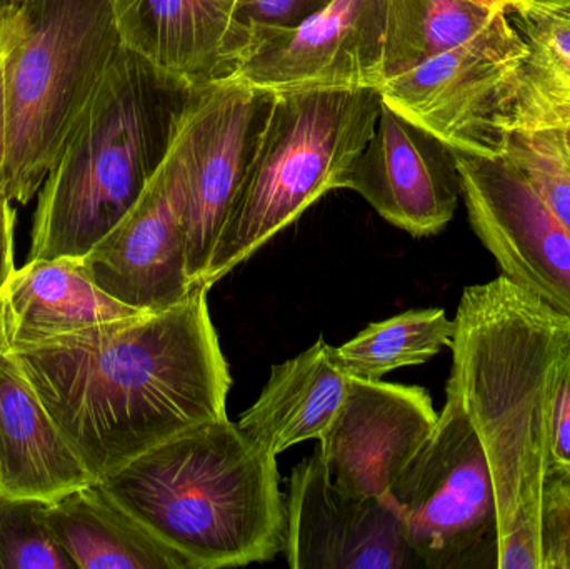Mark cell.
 Instances as JSON below:
<instances>
[{"mask_svg":"<svg viewBox=\"0 0 570 569\" xmlns=\"http://www.w3.org/2000/svg\"><path fill=\"white\" fill-rule=\"evenodd\" d=\"M120 47L112 0H16L0 9L3 194L12 203L39 193Z\"/></svg>","mask_w":570,"mask_h":569,"instance_id":"5","label":"cell"},{"mask_svg":"<svg viewBox=\"0 0 570 569\" xmlns=\"http://www.w3.org/2000/svg\"><path fill=\"white\" fill-rule=\"evenodd\" d=\"M454 320L441 307L414 310L371 324L342 346H332L347 376L377 381L392 371L428 363L451 346Z\"/></svg>","mask_w":570,"mask_h":569,"instance_id":"22","label":"cell"},{"mask_svg":"<svg viewBox=\"0 0 570 569\" xmlns=\"http://www.w3.org/2000/svg\"><path fill=\"white\" fill-rule=\"evenodd\" d=\"M16 2V0H0V9L2 7L9 6V3Z\"/></svg>","mask_w":570,"mask_h":569,"instance_id":"35","label":"cell"},{"mask_svg":"<svg viewBox=\"0 0 570 569\" xmlns=\"http://www.w3.org/2000/svg\"><path fill=\"white\" fill-rule=\"evenodd\" d=\"M556 127L559 133V137H561L562 146H564L566 154H568L570 160V124H558Z\"/></svg>","mask_w":570,"mask_h":569,"instance_id":"34","label":"cell"},{"mask_svg":"<svg viewBox=\"0 0 570 569\" xmlns=\"http://www.w3.org/2000/svg\"><path fill=\"white\" fill-rule=\"evenodd\" d=\"M207 294L200 286L159 313L6 350L97 481L227 418L233 376Z\"/></svg>","mask_w":570,"mask_h":569,"instance_id":"1","label":"cell"},{"mask_svg":"<svg viewBox=\"0 0 570 569\" xmlns=\"http://www.w3.org/2000/svg\"><path fill=\"white\" fill-rule=\"evenodd\" d=\"M7 159V119L6 99H3L2 60H0V193H3Z\"/></svg>","mask_w":570,"mask_h":569,"instance_id":"32","label":"cell"},{"mask_svg":"<svg viewBox=\"0 0 570 569\" xmlns=\"http://www.w3.org/2000/svg\"><path fill=\"white\" fill-rule=\"evenodd\" d=\"M438 418L424 387L348 377L341 410L318 438L317 451L338 490L389 498Z\"/></svg>","mask_w":570,"mask_h":569,"instance_id":"14","label":"cell"},{"mask_svg":"<svg viewBox=\"0 0 570 569\" xmlns=\"http://www.w3.org/2000/svg\"><path fill=\"white\" fill-rule=\"evenodd\" d=\"M46 514L76 569H190L100 483L47 501Z\"/></svg>","mask_w":570,"mask_h":569,"instance_id":"20","label":"cell"},{"mask_svg":"<svg viewBox=\"0 0 570 569\" xmlns=\"http://www.w3.org/2000/svg\"><path fill=\"white\" fill-rule=\"evenodd\" d=\"M504 156L519 167L549 209L570 230V160L558 129L514 127L505 139Z\"/></svg>","mask_w":570,"mask_h":569,"instance_id":"24","label":"cell"},{"mask_svg":"<svg viewBox=\"0 0 570 569\" xmlns=\"http://www.w3.org/2000/svg\"><path fill=\"white\" fill-rule=\"evenodd\" d=\"M448 147L382 102L377 126L345 189L361 194L392 226L414 237L444 229L461 193Z\"/></svg>","mask_w":570,"mask_h":569,"instance_id":"15","label":"cell"},{"mask_svg":"<svg viewBox=\"0 0 570 569\" xmlns=\"http://www.w3.org/2000/svg\"><path fill=\"white\" fill-rule=\"evenodd\" d=\"M183 130L132 209L82 259L100 290L146 313L169 310L197 290L187 271Z\"/></svg>","mask_w":570,"mask_h":569,"instance_id":"11","label":"cell"},{"mask_svg":"<svg viewBox=\"0 0 570 569\" xmlns=\"http://www.w3.org/2000/svg\"><path fill=\"white\" fill-rule=\"evenodd\" d=\"M13 227H16V210L12 209V200L6 194L0 193V293L16 271ZM2 351V344H0V353Z\"/></svg>","mask_w":570,"mask_h":569,"instance_id":"30","label":"cell"},{"mask_svg":"<svg viewBox=\"0 0 570 569\" xmlns=\"http://www.w3.org/2000/svg\"><path fill=\"white\" fill-rule=\"evenodd\" d=\"M528 56L519 32L472 40L385 80L382 102L449 150L502 156Z\"/></svg>","mask_w":570,"mask_h":569,"instance_id":"8","label":"cell"},{"mask_svg":"<svg viewBox=\"0 0 570 569\" xmlns=\"http://www.w3.org/2000/svg\"><path fill=\"white\" fill-rule=\"evenodd\" d=\"M381 89L274 92L246 176L214 244L203 286L213 287L298 219L345 189L377 126Z\"/></svg>","mask_w":570,"mask_h":569,"instance_id":"6","label":"cell"},{"mask_svg":"<svg viewBox=\"0 0 570 569\" xmlns=\"http://www.w3.org/2000/svg\"><path fill=\"white\" fill-rule=\"evenodd\" d=\"M515 32L505 13L472 0H385V80L435 53Z\"/></svg>","mask_w":570,"mask_h":569,"instance_id":"21","label":"cell"},{"mask_svg":"<svg viewBox=\"0 0 570 569\" xmlns=\"http://www.w3.org/2000/svg\"><path fill=\"white\" fill-rule=\"evenodd\" d=\"M558 124H570V80L532 76L521 67L515 86L512 129Z\"/></svg>","mask_w":570,"mask_h":569,"instance_id":"27","label":"cell"},{"mask_svg":"<svg viewBox=\"0 0 570 569\" xmlns=\"http://www.w3.org/2000/svg\"><path fill=\"white\" fill-rule=\"evenodd\" d=\"M469 219L502 273L570 317V230L509 157L451 150Z\"/></svg>","mask_w":570,"mask_h":569,"instance_id":"9","label":"cell"},{"mask_svg":"<svg viewBox=\"0 0 570 569\" xmlns=\"http://www.w3.org/2000/svg\"><path fill=\"white\" fill-rule=\"evenodd\" d=\"M142 313L100 290L82 259H30L0 293V344L32 346Z\"/></svg>","mask_w":570,"mask_h":569,"instance_id":"17","label":"cell"},{"mask_svg":"<svg viewBox=\"0 0 570 569\" xmlns=\"http://www.w3.org/2000/svg\"><path fill=\"white\" fill-rule=\"evenodd\" d=\"M229 80L267 92L381 89L385 0H332L292 29L253 30Z\"/></svg>","mask_w":570,"mask_h":569,"instance_id":"10","label":"cell"},{"mask_svg":"<svg viewBox=\"0 0 570 569\" xmlns=\"http://www.w3.org/2000/svg\"><path fill=\"white\" fill-rule=\"evenodd\" d=\"M445 394L431 436L389 497L409 547L428 569L472 567L498 548L494 484L484 447L459 398L449 390Z\"/></svg>","mask_w":570,"mask_h":569,"instance_id":"7","label":"cell"},{"mask_svg":"<svg viewBox=\"0 0 570 569\" xmlns=\"http://www.w3.org/2000/svg\"><path fill=\"white\" fill-rule=\"evenodd\" d=\"M276 460L224 418L159 444L99 483L190 569L247 567L284 550Z\"/></svg>","mask_w":570,"mask_h":569,"instance_id":"3","label":"cell"},{"mask_svg":"<svg viewBox=\"0 0 570 569\" xmlns=\"http://www.w3.org/2000/svg\"><path fill=\"white\" fill-rule=\"evenodd\" d=\"M203 89L120 47L40 187L30 259H83L142 196Z\"/></svg>","mask_w":570,"mask_h":569,"instance_id":"4","label":"cell"},{"mask_svg":"<svg viewBox=\"0 0 570 569\" xmlns=\"http://www.w3.org/2000/svg\"><path fill=\"white\" fill-rule=\"evenodd\" d=\"M273 100L274 92L226 80L203 89L184 124L187 271L194 287L203 286Z\"/></svg>","mask_w":570,"mask_h":569,"instance_id":"12","label":"cell"},{"mask_svg":"<svg viewBox=\"0 0 570 569\" xmlns=\"http://www.w3.org/2000/svg\"><path fill=\"white\" fill-rule=\"evenodd\" d=\"M46 510L47 501L0 493V569H76Z\"/></svg>","mask_w":570,"mask_h":569,"instance_id":"23","label":"cell"},{"mask_svg":"<svg viewBox=\"0 0 570 569\" xmlns=\"http://www.w3.org/2000/svg\"><path fill=\"white\" fill-rule=\"evenodd\" d=\"M482 9L492 13H505V16H515V13H525L532 9L531 0H472Z\"/></svg>","mask_w":570,"mask_h":569,"instance_id":"31","label":"cell"},{"mask_svg":"<svg viewBox=\"0 0 570 569\" xmlns=\"http://www.w3.org/2000/svg\"><path fill=\"white\" fill-rule=\"evenodd\" d=\"M237 0H112L120 42L197 89L226 82L253 42Z\"/></svg>","mask_w":570,"mask_h":569,"instance_id":"16","label":"cell"},{"mask_svg":"<svg viewBox=\"0 0 570 569\" xmlns=\"http://www.w3.org/2000/svg\"><path fill=\"white\" fill-rule=\"evenodd\" d=\"M449 347L448 390L461 401L491 468L495 568L541 569L542 487L570 317L501 276L465 287Z\"/></svg>","mask_w":570,"mask_h":569,"instance_id":"2","label":"cell"},{"mask_svg":"<svg viewBox=\"0 0 570 569\" xmlns=\"http://www.w3.org/2000/svg\"><path fill=\"white\" fill-rule=\"evenodd\" d=\"M332 0H237L236 17L250 30L292 29Z\"/></svg>","mask_w":570,"mask_h":569,"instance_id":"28","label":"cell"},{"mask_svg":"<svg viewBox=\"0 0 570 569\" xmlns=\"http://www.w3.org/2000/svg\"><path fill=\"white\" fill-rule=\"evenodd\" d=\"M283 553L292 569L421 568L391 498L338 490L318 451L292 470Z\"/></svg>","mask_w":570,"mask_h":569,"instance_id":"13","label":"cell"},{"mask_svg":"<svg viewBox=\"0 0 570 569\" xmlns=\"http://www.w3.org/2000/svg\"><path fill=\"white\" fill-rule=\"evenodd\" d=\"M551 464L570 470V353L562 367L552 406Z\"/></svg>","mask_w":570,"mask_h":569,"instance_id":"29","label":"cell"},{"mask_svg":"<svg viewBox=\"0 0 570 569\" xmlns=\"http://www.w3.org/2000/svg\"><path fill=\"white\" fill-rule=\"evenodd\" d=\"M529 56L522 70L548 79L570 80V10L532 7L529 12L509 16Z\"/></svg>","mask_w":570,"mask_h":569,"instance_id":"25","label":"cell"},{"mask_svg":"<svg viewBox=\"0 0 570 569\" xmlns=\"http://www.w3.org/2000/svg\"><path fill=\"white\" fill-rule=\"evenodd\" d=\"M99 483L12 354L0 353V493L52 501Z\"/></svg>","mask_w":570,"mask_h":569,"instance_id":"18","label":"cell"},{"mask_svg":"<svg viewBox=\"0 0 570 569\" xmlns=\"http://www.w3.org/2000/svg\"><path fill=\"white\" fill-rule=\"evenodd\" d=\"M532 6L548 10H570V0H531Z\"/></svg>","mask_w":570,"mask_h":569,"instance_id":"33","label":"cell"},{"mask_svg":"<svg viewBox=\"0 0 570 569\" xmlns=\"http://www.w3.org/2000/svg\"><path fill=\"white\" fill-rule=\"evenodd\" d=\"M541 569H570V470L558 464L542 487Z\"/></svg>","mask_w":570,"mask_h":569,"instance_id":"26","label":"cell"},{"mask_svg":"<svg viewBox=\"0 0 570 569\" xmlns=\"http://www.w3.org/2000/svg\"><path fill=\"white\" fill-rule=\"evenodd\" d=\"M348 377L335 364L331 344L318 337L304 353L271 370L263 393L240 414L237 426L276 458L295 444L318 441L341 410Z\"/></svg>","mask_w":570,"mask_h":569,"instance_id":"19","label":"cell"}]
</instances>
